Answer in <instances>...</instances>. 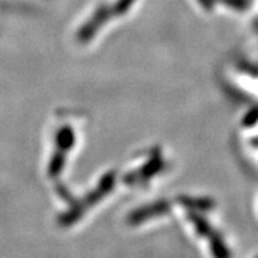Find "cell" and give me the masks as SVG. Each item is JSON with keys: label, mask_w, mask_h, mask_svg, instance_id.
I'll list each match as a JSON object with an SVG mask.
<instances>
[{"label": "cell", "mask_w": 258, "mask_h": 258, "mask_svg": "<svg viewBox=\"0 0 258 258\" xmlns=\"http://www.w3.org/2000/svg\"><path fill=\"white\" fill-rule=\"evenodd\" d=\"M211 251L214 258H231L230 250L227 249L222 238L215 233L211 237Z\"/></svg>", "instance_id": "1"}, {"label": "cell", "mask_w": 258, "mask_h": 258, "mask_svg": "<svg viewBox=\"0 0 258 258\" xmlns=\"http://www.w3.org/2000/svg\"><path fill=\"white\" fill-rule=\"evenodd\" d=\"M257 122H258V106H254V108L247 111V114L244 116L243 125L244 127H253Z\"/></svg>", "instance_id": "2"}, {"label": "cell", "mask_w": 258, "mask_h": 258, "mask_svg": "<svg viewBox=\"0 0 258 258\" xmlns=\"http://www.w3.org/2000/svg\"><path fill=\"white\" fill-rule=\"evenodd\" d=\"M256 258H258V257H256Z\"/></svg>", "instance_id": "3"}]
</instances>
